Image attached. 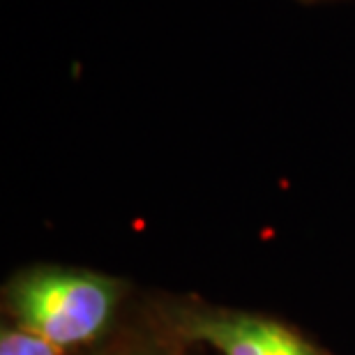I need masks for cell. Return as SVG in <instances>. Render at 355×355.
<instances>
[{
  "label": "cell",
  "mask_w": 355,
  "mask_h": 355,
  "mask_svg": "<svg viewBox=\"0 0 355 355\" xmlns=\"http://www.w3.org/2000/svg\"><path fill=\"white\" fill-rule=\"evenodd\" d=\"M123 297V284L76 268H33L7 284L5 304L17 325L55 351L97 339L109 328Z\"/></svg>",
  "instance_id": "6da1fadb"
},
{
  "label": "cell",
  "mask_w": 355,
  "mask_h": 355,
  "mask_svg": "<svg viewBox=\"0 0 355 355\" xmlns=\"http://www.w3.org/2000/svg\"><path fill=\"white\" fill-rule=\"evenodd\" d=\"M178 335L219 355H321L286 325L257 314L215 307H182L173 314Z\"/></svg>",
  "instance_id": "7a4b0ae2"
},
{
  "label": "cell",
  "mask_w": 355,
  "mask_h": 355,
  "mask_svg": "<svg viewBox=\"0 0 355 355\" xmlns=\"http://www.w3.org/2000/svg\"><path fill=\"white\" fill-rule=\"evenodd\" d=\"M0 355H58V351L42 337L17 325V328H3Z\"/></svg>",
  "instance_id": "3957f363"
},
{
  "label": "cell",
  "mask_w": 355,
  "mask_h": 355,
  "mask_svg": "<svg viewBox=\"0 0 355 355\" xmlns=\"http://www.w3.org/2000/svg\"><path fill=\"white\" fill-rule=\"evenodd\" d=\"M300 5H307V7H314V5H332V3H344V0H295Z\"/></svg>",
  "instance_id": "277c9868"
}]
</instances>
